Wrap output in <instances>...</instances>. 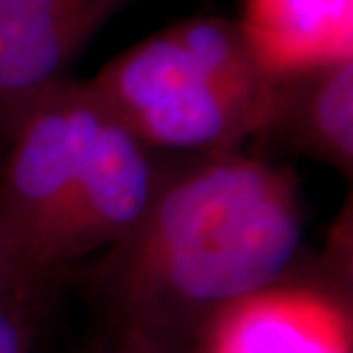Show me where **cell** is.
Returning <instances> with one entry per match:
<instances>
[{
	"label": "cell",
	"mask_w": 353,
	"mask_h": 353,
	"mask_svg": "<svg viewBox=\"0 0 353 353\" xmlns=\"http://www.w3.org/2000/svg\"><path fill=\"white\" fill-rule=\"evenodd\" d=\"M303 228L288 167L242 148L169 155L148 212L101 272L114 344L199 353L223 310L296 272Z\"/></svg>",
	"instance_id": "6da1fadb"
},
{
	"label": "cell",
	"mask_w": 353,
	"mask_h": 353,
	"mask_svg": "<svg viewBox=\"0 0 353 353\" xmlns=\"http://www.w3.org/2000/svg\"><path fill=\"white\" fill-rule=\"evenodd\" d=\"M89 80L117 121L167 155L239 151L269 134L283 101V80L223 17L178 21Z\"/></svg>",
	"instance_id": "7a4b0ae2"
},
{
	"label": "cell",
	"mask_w": 353,
	"mask_h": 353,
	"mask_svg": "<svg viewBox=\"0 0 353 353\" xmlns=\"http://www.w3.org/2000/svg\"><path fill=\"white\" fill-rule=\"evenodd\" d=\"M108 108L92 80L69 78L43 94L12 128L0 162V235L39 292L59 214L94 151Z\"/></svg>",
	"instance_id": "3957f363"
},
{
	"label": "cell",
	"mask_w": 353,
	"mask_h": 353,
	"mask_svg": "<svg viewBox=\"0 0 353 353\" xmlns=\"http://www.w3.org/2000/svg\"><path fill=\"white\" fill-rule=\"evenodd\" d=\"M167 162V153L144 144L108 114L52 230L46 255L50 283L73 262L114 249L137 228L160 190Z\"/></svg>",
	"instance_id": "277c9868"
},
{
	"label": "cell",
	"mask_w": 353,
	"mask_h": 353,
	"mask_svg": "<svg viewBox=\"0 0 353 353\" xmlns=\"http://www.w3.org/2000/svg\"><path fill=\"white\" fill-rule=\"evenodd\" d=\"M130 0H0V144Z\"/></svg>",
	"instance_id": "5b68a950"
},
{
	"label": "cell",
	"mask_w": 353,
	"mask_h": 353,
	"mask_svg": "<svg viewBox=\"0 0 353 353\" xmlns=\"http://www.w3.org/2000/svg\"><path fill=\"white\" fill-rule=\"evenodd\" d=\"M199 353H353V305L324 274L294 272L223 310Z\"/></svg>",
	"instance_id": "8992f818"
},
{
	"label": "cell",
	"mask_w": 353,
	"mask_h": 353,
	"mask_svg": "<svg viewBox=\"0 0 353 353\" xmlns=\"http://www.w3.org/2000/svg\"><path fill=\"white\" fill-rule=\"evenodd\" d=\"M237 21L278 80L353 59V0H244Z\"/></svg>",
	"instance_id": "52a82bcc"
},
{
	"label": "cell",
	"mask_w": 353,
	"mask_h": 353,
	"mask_svg": "<svg viewBox=\"0 0 353 353\" xmlns=\"http://www.w3.org/2000/svg\"><path fill=\"white\" fill-rule=\"evenodd\" d=\"M269 134L353 180V59L285 78Z\"/></svg>",
	"instance_id": "ba28073f"
},
{
	"label": "cell",
	"mask_w": 353,
	"mask_h": 353,
	"mask_svg": "<svg viewBox=\"0 0 353 353\" xmlns=\"http://www.w3.org/2000/svg\"><path fill=\"white\" fill-rule=\"evenodd\" d=\"M324 276L353 305V187L326 239Z\"/></svg>",
	"instance_id": "9c48e42d"
},
{
	"label": "cell",
	"mask_w": 353,
	"mask_h": 353,
	"mask_svg": "<svg viewBox=\"0 0 353 353\" xmlns=\"http://www.w3.org/2000/svg\"><path fill=\"white\" fill-rule=\"evenodd\" d=\"M37 299H39V292L21 274L17 262H14L10 251H7L3 235H0V303L14 305L32 317V307Z\"/></svg>",
	"instance_id": "30bf717a"
},
{
	"label": "cell",
	"mask_w": 353,
	"mask_h": 353,
	"mask_svg": "<svg viewBox=\"0 0 353 353\" xmlns=\"http://www.w3.org/2000/svg\"><path fill=\"white\" fill-rule=\"evenodd\" d=\"M30 314L0 303V353H30Z\"/></svg>",
	"instance_id": "8fae6325"
},
{
	"label": "cell",
	"mask_w": 353,
	"mask_h": 353,
	"mask_svg": "<svg viewBox=\"0 0 353 353\" xmlns=\"http://www.w3.org/2000/svg\"><path fill=\"white\" fill-rule=\"evenodd\" d=\"M108 353H130V351L121 349V347H119V344H112V347H110V351H108Z\"/></svg>",
	"instance_id": "7c38bea8"
}]
</instances>
